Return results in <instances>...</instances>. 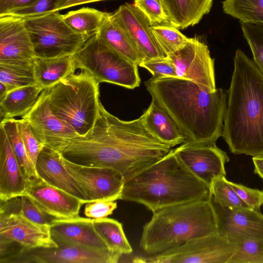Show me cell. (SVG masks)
<instances>
[{"label": "cell", "instance_id": "cell-22", "mask_svg": "<svg viewBox=\"0 0 263 263\" xmlns=\"http://www.w3.org/2000/svg\"><path fill=\"white\" fill-rule=\"evenodd\" d=\"M27 179L10 143L0 126V199L7 201L23 195Z\"/></svg>", "mask_w": 263, "mask_h": 263}, {"label": "cell", "instance_id": "cell-2", "mask_svg": "<svg viewBox=\"0 0 263 263\" xmlns=\"http://www.w3.org/2000/svg\"><path fill=\"white\" fill-rule=\"evenodd\" d=\"M144 84L152 99L179 128L183 143H215L222 136L226 90L209 91L194 82L177 77H152Z\"/></svg>", "mask_w": 263, "mask_h": 263}, {"label": "cell", "instance_id": "cell-43", "mask_svg": "<svg viewBox=\"0 0 263 263\" xmlns=\"http://www.w3.org/2000/svg\"><path fill=\"white\" fill-rule=\"evenodd\" d=\"M117 208L115 201L95 200L86 203L84 214L86 217L94 219L104 218L111 215Z\"/></svg>", "mask_w": 263, "mask_h": 263}, {"label": "cell", "instance_id": "cell-46", "mask_svg": "<svg viewBox=\"0 0 263 263\" xmlns=\"http://www.w3.org/2000/svg\"><path fill=\"white\" fill-rule=\"evenodd\" d=\"M254 173L263 179V156L252 158Z\"/></svg>", "mask_w": 263, "mask_h": 263}, {"label": "cell", "instance_id": "cell-38", "mask_svg": "<svg viewBox=\"0 0 263 263\" xmlns=\"http://www.w3.org/2000/svg\"><path fill=\"white\" fill-rule=\"evenodd\" d=\"M134 1V5L148 18L151 26L170 23L167 13L161 0Z\"/></svg>", "mask_w": 263, "mask_h": 263}, {"label": "cell", "instance_id": "cell-15", "mask_svg": "<svg viewBox=\"0 0 263 263\" xmlns=\"http://www.w3.org/2000/svg\"><path fill=\"white\" fill-rule=\"evenodd\" d=\"M217 217L218 233L237 243L247 239H263V215L251 208L223 206L211 196Z\"/></svg>", "mask_w": 263, "mask_h": 263}, {"label": "cell", "instance_id": "cell-40", "mask_svg": "<svg viewBox=\"0 0 263 263\" xmlns=\"http://www.w3.org/2000/svg\"><path fill=\"white\" fill-rule=\"evenodd\" d=\"M56 0H35L23 7L9 11L0 15H8L23 20L39 16L53 10Z\"/></svg>", "mask_w": 263, "mask_h": 263}, {"label": "cell", "instance_id": "cell-39", "mask_svg": "<svg viewBox=\"0 0 263 263\" xmlns=\"http://www.w3.org/2000/svg\"><path fill=\"white\" fill-rule=\"evenodd\" d=\"M16 121L28 154L35 166L38 155L45 145L36 138L26 120L22 118Z\"/></svg>", "mask_w": 263, "mask_h": 263}, {"label": "cell", "instance_id": "cell-8", "mask_svg": "<svg viewBox=\"0 0 263 263\" xmlns=\"http://www.w3.org/2000/svg\"><path fill=\"white\" fill-rule=\"evenodd\" d=\"M23 20L35 58L72 55L87 41L66 25L59 11L52 10Z\"/></svg>", "mask_w": 263, "mask_h": 263}, {"label": "cell", "instance_id": "cell-19", "mask_svg": "<svg viewBox=\"0 0 263 263\" xmlns=\"http://www.w3.org/2000/svg\"><path fill=\"white\" fill-rule=\"evenodd\" d=\"M35 54L23 19L0 15V62L33 61Z\"/></svg>", "mask_w": 263, "mask_h": 263}, {"label": "cell", "instance_id": "cell-37", "mask_svg": "<svg viewBox=\"0 0 263 263\" xmlns=\"http://www.w3.org/2000/svg\"><path fill=\"white\" fill-rule=\"evenodd\" d=\"M236 243L237 249L228 263H263V239H247Z\"/></svg>", "mask_w": 263, "mask_h": 263}, {"label": "cell", "instance_id": "cell-30", "mask_svg": "<svg viewBox=\"0 0 263 263\" xmlns=\"http://www.w3.org/2000/svg\"><path fill=\"white\" fill-rule=\"evenodd\" d=\"M33 61L19 63L0 62V82L6 87L8 92L36 83Z\"/></svg>", "mask_w": 263, "mask_h": 263}, {"label": "cell", "instance_id": "cell-11", "mask_svg": "<svg viewBox=\"0 0 263 263\" xmlns=\"http://www.w3.org/2000/svg\"><path fill=\"white\" fill-rule=\"evenodd\" d=\"M62 162L85 195L88 202L120 199L125 179L119 172L107 167L77 164L63 157Z\"/></svg>", "mask_w": 263, "mask_h": 263}, {"label": "cell", "instance_id": "cell-29", "mask_svg": "<svg viewBox=\"0 0 263 263\" xmlns=\"http://www.w3.org/2000/svg\"><path fill=\"white\" fill-rule=\"evenodd\" d=\"M96 231L110 250L122 254H130L133 249L124 232L121 223L114 219H93Z\"/></svg>", "mask_w": 263, "mask_h": 263}, {"label": "cell", "instance_id": "cell-16", "mask_svg": "<svg viewBox=\"0 0 263 263\" xmlns=\"http://www.w3.org/2000/svg\"><path fill=\"white\" fill-rule=\"evenodd\" d=\"M0 240L25 250L58 246L52 238L50 225L34 222L21 213H0Z\"/></svg>", "mask_w": 263, "mask_h": 263}, {"label": "cell", "instance_id": "cell-4", "mask_svg": "<svg viewBox=\"0 0 263 263\" xmlns=\"http://www.w3.org/2000/svg\"><path fill=\"white\" fill-rule=\"evenodd\" d=\"M210 189L179 160L175 149L124 185L120 199L142 204L154 212L186 202L209 199Z\"/></svg>", "mask_w": 263, "mask_h": 263}, {"label": "cell", "instance_id": "cell-12", "mask_svg": "<svg viewBox=\"0 0 263 263\" xmlns=\"http://www.w3.org/2000/svg\"><path fill=\"white\" fill-rule=\"evenodd\" d=\"M58 246L52 248L23 249L9 263H117L123 255L78 245Z\"/></svg>", "mask_w": 263, "mask_h": 263}, {"label": "cell", "instance_id": "cell-35", "mask_svg": "<svg viewBox=\"0 0 263 263\" xmlns=\"http://www.w3.org/2000/svg\"><path fill=\"white\" fill-rule=\"evenodd\" d=\"M211 195L220 205L230 208H250L237 195L226 176L215 180L210 187Z\"/></svg>", "mask_w": 263, "mask_h": 263}, {"label": "cell", "instance_id": "cell-21", "mask_svg": "<svg viewBox=\"0 0 263 263\" xmlns=\"http://www.w3.org/2000/svg\"><path fill=\"white\" fill-rule=\"evenodd\" d=\"M37 176L48 184L76 197L85 203L87 199L79 186L65 167L61 154L45 145L35 163Z\"/></svg>", "mask_w": 263, "mask_h": 263}, {"label": "cell", "instance_id": "cell-42", "mask_svg": "<svg viewBox=\"0 0 263 263\" xmlns=\"http://www.w3.org/2000/svg\"><path fill=\"white\" fill-rule=\"evenodd\" d=\"M229 181L233 189L246 204L253 210L260 211V207L263 204V191Z\"/></svg>", "mask_w": 263, "mask_h": 263}, {"label": "cell", "instance_id": "cell-5", "mask_svg": "<svg viewBox=\"0 0 263 263\" xmlns=\"http://www.w3.org/2000/svg\"><path fill=\"white\" fill-rule=\"evenodd\" d=\"M218 233L217 217L210 200L164 208L153 212L143 227L140 246L153 255L194 239Z\"/></svg>", "mask_w": 263, "mask_h": 263}, {"label": "cell", "instance_id": "cell-45", "mask_svg": "<svg viewBox=\"0 0 263 263\" xmlns=\"http://www.w3.org/2000/svg\"><path fill=\"white\" fill-rule=\"evenodd\" d=\"M101 1L104 0H56L53 10L59 11L73 6Z\"/></svg>", "mask_w": 263, "mask_h": 263}, {"label": "cell", "instance_id": "cell-13", "mask_svg": "<svg viewBox=\"0 0 263 263\" xmlns=\"http://www.w3.org/2000/svg\"><path fill=\"white\" fill-rule=\"evenodd\" d=\"M175 152L181 163L210 189L215 180L226 175L225 164L230 160L215 143H183Z\"/></svg>", "mask_w": 263, "mask_h": 263}, {"label": "cell", "instance_id": "cell-26", "mask_svg": "<svg viewBox=\"0 0 263 263\" xmlns=\"http://www.w3.org/2000/svg\"><path fill=\"white\" fill-rule=\"evenodd\" d=\"M110 13L102 25L98 36L110 49L138 66L141 57L128 35L111 18Z\"/></svg>", "mask_w": 263, "mask_h": 263}, {"label": "cell", "instance_id": "cell-41", "mask_svg": "<svg viewBox=\"0 0 263 263\" xmlns=\"http://www.w3.org/2000/svg\"><path fill=\"white\" fill-rule=\"evenodd\" d=\"M139 66L148 70L155 79L177 77L175 66L167 57L143 61Z\"/></svg>", "mask_w": 263, "mask_h": 263}, {"label": "cell", "instance_id": "cell-23", "mask_svg": "<svg viewBox=\"0 0 263 263\" xmlns=\"http://www.w3.org/2000/svg\"><path fill=\"white\" fill-rule=\"evenodd\" d=\"M147 131L156 139L172 147L183 143L184 137L176 123L153 99L142 115Z\"/></svg>", "mask_w": 263, "mask_h": 263}, {"label": "cell", "instance_id": "cell-25", "mask_svg": "<svg viewBox=\"0 0 263 263\" xmlns=\"http://www.w3.org/2000/svg\"><path fill=\"white\" fill-rule=\"evenodd\" d=\"M33 65L36 83L44 90L74 73L77 69L73 55L35 58Z\"/></svg>", "mask_w": 263, "mask_h": 263}, {"label": "cell", "instance_id": "cell-31", "mask_svg": "<svg viewBox=\"0 0 263 263\" xmlns=\"http://www.w3.org/2000/svg\"><path fill=\"white\" fill-rule=\"evenodd\" d=\"M0 126L3 127L6 133L27 180L37 177L35 166L28 154L16 119H4L1 121Z\"/></svg>", "mask_w": 263, "mask_h": 263}, {"label": "cell", "instance_id": "cell-10", "mask_svg": "<svg viewBox=\"0 0 263 263\" xmlns=\"http://www.w3.org/2000/svg\"><path fill=\"white\" fill-rule=\"evenodd\" d=\"M167 58L175 66L177 78L194 82L209 91L216 89L214 60L208 46L197 37Z\"/></svg>", "mask_w": 263, "mask_h": 263}, {"label": "cell", "instance_id": "cell-44", "mask_svg": "<svg viewBox=\"0 0 263 263\" xmlns=\"http://www.w3.org/2000/svg\"><path fill=\"white\" fill-rule=\"evenodd\" d=\"M35 0H0V14L27 6Z\"/></svg>", "mask_w": 263, "mask_h": 263}, {"label": "cell", "instance_id": "cell-33", "mask_svg": "<svg viewBox=\"0 0 263 263\" xmlns=\"http://www.w3.org/2000/svg\"><path fill=\"white\" fill-rule=\"evenodd\" d=\"M151 30L166 57L183 47L190 40L170 23L151 26Z\"/></svg>", "mask_w": 263, "mask_h": 263}, {"label": "cell", "instance_id": "cell-18", "mask_svg": "<svg viewBox=\"0 0 263 263\" xmlns=\"http://www.w3.org/2000/svg\"><path fill=\"white\" fill-rule=\"evenodd\" d=\"M25 195L42 211L59 219L77 218L85 203L65 191L53 186L39 176L27 180Z\"/></svg>", "mask_w": 263, "mask_h": 263}, {"label": "cell", "instance_id": "cell-17", "mask_svg": "<svg viewBox=\"0 0 263 263\" xmlns=\"http://www.w3.org/2000/svg\"><path fill=\"white\" fill-rule=\"evenodd\" d=\"M111 18L128 35L136 46L142 61L166 58L152 33L148 18L134 4L121 5L111 14Z\"/></svg>", "mask_w": 263, "mask_h": 263}, {"label": "cell", "instance_id": "cell-36", "mask_svg": "<svg viewBox=\"0 0 263 263\" xmlns=\"http://www.w3.org/2000/svg\"><path fill=\"white\" fill-rule=\"evenodd\" d=\"M239 23L251 50L253 60L263 74V23Z\"/></svg>", "mask_w": 263, "mask_h": 263}, {"label": "cell", "instance_id": "cell-28", "mask_svg": "<svg viewBox=\"0 0 263 263\" xmlns=\"http://www.w3.org/2000/svg\"><path fill=\"white\" fill-rule=\"evenodd\" d=\"M110 13L95 9L83 8L62 15L66 25L74 32L87 40L98 34L106 17Z\"/></svg>", "mask_w": 263, "mask_h": 263}, {"label": "cell", "instance_id": "cell-14", "mask_svg": "<svg viewBox=\"0 0 263 263\" xmlns=\"http://www.w3.org/2000/svg\"><path fill=\"white\" fill-rule=\"evenodd\" d=\"M22 117L29 122L41 143L58 152L69 140L79 136L70 125L53 113L46 89L42 91L33 107Z\"/></svg>", "mask_w": 263, "mask_h": 263}, {"label": "cell", "instance_id": "cell-24", "mask_svg": "<svg viewBox=\"0 0 263 263\" xmlns=\"http://www.w3.org/2000/svg\"><path fill=\"white\" fill-rule=\"evenodd\" d=\"M169 23L183 29L197 24L208 14L213 0H161Z\"/></svg>", "mask_w": 263, "mask_h": 263}, {"label": "cell", "instance_id": "cell-20", "mask_svg": "<svg viewBox=\"0 0 263 263\" xmlns=\"http://www.w3.org/2000/svg\"><path fill=\"white\" fill-rule=\"evenodd\" d=\"M50 228L52 238L57 245H78L96 250L111 251L96 231L93 219L80 216L55 219Z\"/></svg>", "mask_w": 263, "mask_h": 263}, {"label": "cell", "instance_id": "cell-32", "mask_svg": "<svg viewBox=\"0 0 263 263\" xmlns=\"http://www.w3.org/2000/svg\"><path fill=\"white\" fill-rule=\"evenodd\" d=\"M224 13L239 22L263 23V0H224Z\"/></svg>", "mask_w": 263, "mask_h": 263}, {"label": "cell", "instance_id": "cell-1", "mask_svg": "<svg viewBox=\"0 0 263 263\" xmlns=\"http://www.w3.org/2000/svg\"><path fill=\"white\" fill-rule=\"evenodd\" d=\"M172 149L147 131L142 116L123 121L108 112L101 104L92 130L85 136L71 139L59 152L77 164L115 170L123 176L125 183Z\"/></svg>", "mask_w": 263, "mask_h": 263}, {"label": "cell", "instance_id": "cell-27", "mask_svg": "<svg viewBox=\"0 0 263 263\" xmlns=\"http://www.w3.org/2000/svg\"><path fill=\"white\" fill-rule=\"evenodd\" d=\"M44 89L37 83L13 89L0 101L1 121L26 115Z\"/></svg>", "mask_w": 263, "mask_h": 263}, {"label": "cell", "instance_id": "cell-6", "mask_svg": "<svg viewBox=\"0 0 263 263\" xmlns=\"http://www.w3.org/2000/svg\"><path fill=\"white\" fill-rule=\"evenodd\" d=\"M46 89L50 108L57 117L79 136H85L92 130L101 104L99 82L81 70Z\"/></svg>", "mask_w": 263, "mask_h": 263}, {"label": "cell", "instance_id": "cell-9", "mask_svg": "<svg viewBox=\"0 0 263 263\" xmlns=\"http://www.w3.org/2000/svg\"><path fill=\"white\" fill-rule=\"evenodd\" d=\"M237 249L218 233L190 240L163 252L148 257H137V263H228Z\"/></svg>", "mask_w": 263, "mask_h": 263}, {"label": "cell", "instance_id": "cell-34", "mask_svg": "<svg viewBox=\"0 0 263 263\" xmlns=\"http://www.w3.org/2000/svg\"><path fill=\"white\" fill-rule=\"evenodd\" d=\"M8 209L11 214L21 213L31 221L40 224L50 225L55 219L42 211L25 195L11 199Z\"/></svg>", "mask_w": 263, "mask_h": 263}, {"label": "cell", "instance_id": "cell-7", "mask_svg": "<svg viewBox=\"0 0 263 263\" xmlns=\"http://www.w3.org/2000/svg\"><path fill=\"white\" fill-rule=\"evenodd\" d=\"M72 55L77 69L87 72L99 83L108 82L128 89L140 85L138 66L106 46L97 34L88 39Z\"/></svg>", "mask_w": 263, "mask_h": 263}, {"label": "cell", "instance_id": "cell-3", "mask_svg": "<svg viewBox=\"0 0 263 263\" xmlns=\"http://www.w3.org/2000/svg\"><path fill=\"white\" fill-rule=\"evenodd\" d=\"M227 93L221 137L235 155L263 156V74L240 49Z\"/></svg>", "mask_w": 263, "mask_h": 263}, {"label": "cell", "instance_id": "cell-47", "mask_svg": "<svg viewBox=\"0 0 263 263\" xmlns=\"http://www.w3.org/2000/svg\"><path fill=\"white\" fill-rule=\"evenodd\" d=\"M8 91L6 87L0 82V101L2 100L8 93Z\"/></svg>", "mask_w": 263, "mask_h": 263}]
</instances>
